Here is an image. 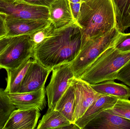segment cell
<instances>
[{"instance_id": "cell-1", "label": "cell", "mask_w": 130, "mask_h": 129, "mask_svg": "<svg viewBox=\"0 0 130 129\" xmlns=\"http://www.w3.org/2000/svg\"><path fill=\"white\" fill-rule=\"evenodd\" d=\"M81 29L75 22L56 29L52 36L34 47L33 60L52 70L56 66L71 63L81 50Z\"/></svg>"}, {"instance_id": "cell-2", "label": "cell", "mask_w": 130, "mask_h": 129, "mask_svg": "<svg viewBox=\"0 0 130 129\" xmlns=\"http://www.w3.org/2000/svg\"><path fill=\"white\" fill-rule=\"evenodd\" d=\"M77 22L82 28V47L90 39L107 33L116 27L112 0L83 2Z\"/></svg>"}, {"instance_id": "cell-3", "label": "cell", "mask_w": 130, "mask_h": 129, "mask_svg": "<svg viewBox=\"0 0 130 129\" xmlns=\"http://www.w3.org/2000/svg\"><path fill=\"white\" fill-rule=\"evenodd\" d=\"M130 60V51L121 52L110 47L103 52L79 79L90 85L116 80V74Z\"/></svg>"}, {"instance_id": "cell-4", "label": "cell", "mask_w": 130, "mask_h": 129, "mask_svg": "<svg viewBox=\"0 0 130 129\" xmlns=\"http://www.w3.org/2000/svg\"><path fill=\"white\" fill-rule=\"evenodd\" d=\"M120 33L117 27L106 34L88 40L71 62L75 77L79 78L87 68L105 50L114 46Z\"/></svg>"}, {"instance_id": "cell-5", "label": "cell", "mask_w": 130, "mask_h": 129, "mask_svg": "<svg viewBox=\"0 0 130 129\" xmlns=\"http://www.w3.org/2000/svg\"><path fill=\"white\" fill-rule=\"evenodd\" d=\"M34 47L30 35L12 37L8 45L0 54V69H17L24 61L32 58Z\"/></svg>"}, {"instance_id": "cell-6", "label": "cell", "mask_w": 130, "mask_h": 129, "mask_svg": "<svg viewBox=\"0 0 130 129\" xmlns=\"http://www.w3.org/2000/svg\"><path fill=\"white\" fill-rule=\"evenodd\" d=\"M74 77L71 63L62 64L53 69L50 82L45 89L48 109H55L59 100L69 86L70 79Z\"/></svg>"}, {"instance_id": "cell-7", "label": "cell", "mask_w": 130, "mask_h": 129, "mask_svg": "<svg viewBox=\"0 0 130 129\" xmlns=\"http://www.w3.org/2000/svg\"><path fill=\"white\" fill-rule=\"evenodd\" d=\"M0 13L19 19H49L48 8L32 5L23 0H0Z\"/></svg>"}, {"instance_id": "cell-8", "label": "cell", "mask_w": 130, "mask_h": 129, "mask_svg": "<svg viewBox=\"0 0 130 129\" xmlns=\"http://www.w3.org/2000/svg\"><path fill=\"white\" fill-rule=\"evenodd\" d=\"M70 81L75 93V122L84 115L90 105L102 94L95 91L90 84L79 78L74 77L70 79Z\"/></svg>"}, {"instance_id": "cell-9", "label": "cell", "mask_w": 130, "mask_h": 129, "mask_svg": "<svg viewBox=\"0 0 130 129\" xmlns=\"http://www.w3.org/2000/svg\"><path fill=\"white\" fill-rule=\"evenodd\" d=\"M52 70L32 60L21 83L19 93L37 91L45 86Z\"/></svg>"}, {"instance_id": "cell-10", "label": "cell", "mask_w": 130, "mask_h": 129, "mask_svg": "<svg viewBox=\"0 0 130 129\" xmlns=\"http://www.w3.org/2000/svg\"><path fill=\"white\" fill-rule=\"evenodd\" d=\"M51 22L49 19H29L14 18L5 15L7 37L30 35Z\"/></svg>"}, {"instance_id": "cell-11", "label": "cell", "mask_w": 130, "mask_h": 129, "mask_svg": "<svg viewBox=\"0 0 130 129\" xmlns=\"http://www.w3.org/2000/svg\"><path fill=\"white\" fill-rule=\"evenodd\" d=\"M7 94L11 101L17 109L35 108L42 111L46 106L45 86L32 92Z\"/></svg>"}, {"instance_id": "cell-12", "label": "cell", "mask_w": 130, "mask_h": 129, "mask_svg": "<svg viewBox=\"0 0 130 129\" xmlns=\"http://www.w3.org/2000/svg\"><path fill=\"white\" fill-rule=\"evenodd\" d=\"M41 116L37 108L17 109L11 114L3 129H34Z\"/></svg>"}, {"instance_id": "cell-13", "label": "cell", "mask_w": 130, "mask_h": 129, "mask_svg": "<svg viewBox=\"0 0 130 129\" xmlns=\"http://www.w3.org/2000/svg\"><path fill=\"white\" fill-rule=\"evenodd\" d=\"M84 129H130V120L105 110L92 119Z\"/></svg>"}, {"instance_id": "cell-14", "label": "cell", "mask_w": 130, "mask_h": 129, "mask_svg": "<svg viewBox=\"0 0 130 129\" xmlns=\"http://www.w3.org/2000/svg\"><path fill=\"white\" fill-rule=\"evenodd\" d=\"M49 20L56 29L72 24L75 21L69 0H55L49 8Z\"/></svg>"}, {"instance_id": "cell-15", "label": "cell", "mask_w": 130, "mask_h": 129, "mask_svg": "<svg viewBox=\"0 0 130 129\" xmlns=\"http://www.w3.org/2000/svg\"><path fill=\"white\" fill-rule=\"evenodd\" d=\"M118 99L113 96L102 94L90 105L84 115L74 123L79 129H84L88 123L102 111L113 108Z\"/></svg>"}, {"instance_id": "cell-16", "label": "cell", "mask_w": 130, "mask_h": 129, "mask_svg": "<svg viewBox=\"0 0 130 129\" xmlns=\"http://www.w3.org/2000/svg\"><path fill=\"white\" fill-rule=\"evenodd\" d=\"M90 85L95 91L101 94L113 96L121 100H129L130 98V89L114 80Z\"/></svg>"}, {"instance_id": "cell-17", "label": "cell", "mask_w": 130, "mask_h": 129, "mask_svg": "<svg viewBox=\"0 0 130 129\" xmlns=\"http://www.w3.org/2000/svg\"><path fill=\"white\" fill-rule=\"evenodd\" d=\"M31 58L27 60L19 67L14 69L7 70V85L5 89L7 93H15L19 92L23 79L31 64Z\"/></svg>"}, {"instance_id": "cell-18", "label": "cell", "mask_w": 130, "mask_h": 129, "mask_svg": "<svg viewBox=\"0 0 130 129\" xmlns=\"http://www.w3.org/2000/svg\"><path fill=\"white\" fill-rule=\"evenodd\" d=\"M72 123L66 117L55 109H48L39 122L37 129H66Z\"/></svg>"}, {"instance_id": "cell-19", "label": "cell", "mask_w": 130, "mask_h": 129, "mask_svg": "<svg viewBox=\"0 0 130 129\" xmlns=\"http://www.w3.org/2000/svg\"><path fill=\"white\" fill-rule=\"evenodd\" d=\"M116 20V27L124 33L130 27V0H112Z\"/></svg>"}, {"instance_id": "cell-20", "label": "cell", "mask_w": 130, "mask_h": 129, "mask_svg": "<svg viewBox=\"0 0 130 129\" xmlns=\"http://www.w3.org/2000/svg\"><path fill=\"white\" fill-rule=\"evenodd\" d=\"M75 104L74 89L70 83L69 88L58 101L55 109L62 114L72 123H74Z\"/></svg>"}, {"instance_id": "cell-21", "label": "cell", "mask_w": 130, "mask_h": 129, "mask_svg": "<svg viewBox=\"0 0 130 129\" xmlns=\"http://www.w3.org/2000/svg\"><path fill=\"white\" fill-rule=\"evenodd\" d=\"M16 109L7 93L0 88V129H3L11 114Z\"/></svg>"}, {"instance_id": "cell-22", "label": "cell", "mask_w": 130, "mask_h": 129, "mask_svg": "<svg viewBox=\"0 0 130 129\" xmlns=\"http://www.w3.org/2000/svg\"><path fill=\"white\" fill-rule=\"evenodd\" d=\"M107 110L108 112L130 120V100L118 99L112 108Z\"/></svg>"}, {"instance_id": "cell-23", "label": "cell", "mask_w": 130, "mask_h": 129, "mask_svg": "<svg viewBox=\"0 0 130 129\" xmlns=\"http://www.w3.org/2000/svg\"><path fill=\"white\" fill-rule=\"evenodd\" d=\"M55 30V25L51 22L45 27L39 30L30 35V39L34 44L35 47L46 38L52 36Z\"/></svg>"}, {"instance_id": "cell-24", "label": "cell", "mask_w": 130, "mask_h": 129, "mask_svg": "<svg viewBox=\"0 0 130 129\" xmlns=\"http://www.w3.org/2000/svg\"><path fill=\"white\" fill-rule=\"evenodd\" d=\"M114 47L121 52L130 51V33H120Z\"/></svg>"}, {"instance_id": "cell-25", "label": "cell", "mask_w": 130, "mask_h": 129, "mask_svg": "<svg viewBox=\"0 0 130 129\" xmlns=\"http://www.w3.org/2000/svg\"><path fill=\"white\" fill-rule=\"evenodd\" d=\"M116 77L130 87V60L117 72Z\"/></svg>"}, {"instance_id": "cell-26", "label": "cell", "mask_w": 130, "mask_h": 129, "mask_svg": "<svg viewBox=\"0 0 130 129\" xmlns=\"http://www.w3.org/2000/svg\"><path fill=\"white\" fill-rule=\"evenodd\" d=\"M24 2L36 6H43L49 8L55 0H23Z\"/></svg>"}, {"instance_id": "cell-27", "label": "cell", "mask_w": 130, "mask_h": 129, "mask_svg": "<svg viewBox=\"0 0 130 129\" xmlns=\"http://www.w3.org/2000/svg\"><path fill=\"white\" fill-rule=\"evenodd\" d=\"M82 3V2L73 4V3L70 2V5L72 14L74 19L76 22H77V19H78Z\"/></svg>"}, {"instance_id": "cell-28", "label": "cell", "mask_w": 130, "mask_h": 129, "mask_svg": "<svg viewBox=\"0 0 130 129\" xmlns=\"http://www.w3.org/2000/svg\"><path fill=\"white\" fill-rule=\"evenodd\" d=\"M7 30L5 23V15L0 13V39L6 36Z\"/></svg>"}, {"instance_id": "cell-29", "label": "cell", "mask_w": 130, "mask_h": 129, "mask_svg": "<svg viewBox=\"0 0 130 129\" xmlns=\"http://www.w3.org/2000/svg\"><path fill=\"white\" fill-rule=\"evenodd\" d=\"M12 37L5 36L0 39V54L7 47Z\"/></svg>"}, {"instance_id": "cell-30", "label": "cell", "mask_w": 130, "mask_h": 129, "mask_svg": "<svg viewBox=\"0 0 130 129\" xmlns=\"http://www.w3.org/2000/svg\"><path fill=\"white\" fill-rule=\"evenodd\" d=\"M69 1L70 3H73V4L83 2L82 0H69Z\"/></svg>"}, {"instance_id": "cell-31", "label": "cell", "mask_w": 130, "mask_h": 129, "mask_svg": "<svg viewBox=\"0 0 130 129\" xmlns=\"http://www.w3.org/2000/svg\"><path fill=\"white\" fill-rule=\"evenodd\" d=\"M90 0H82V2H86L88 1H89Z\"/></svg>"}]
</instances>
